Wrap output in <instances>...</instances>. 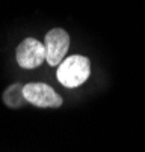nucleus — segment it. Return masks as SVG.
Instances as JSON below:
<instances>
[{
	"instance_id": "f257e3e1",
	"label": "nucleus",
	"mask_w": 145,
	"mask_h": 152,
	"mask_svg": "<svg viewBox=\"0 0 145 152\" xmlns=\"http://www.w3.org/2000/svg\"><path fill=\"white\" fill-rule=\"evenodd\" d=\"M91 75V60L83 54H71L65 57L59 65L56 77L57 81L68 89L79 88L88 81Z\"/></svg>"
},
{
	"instance_id": "f03ea898",
	"label": "nucleus",
	"mask_w": 145,
	"mask_h": 152,
	"mask_svg": "<svg viewBox=\"0 0 145 152\" xmlns=\"http://www.w3.org/2000/svg\"><path fill=\"white\" fill-rule=\"evenodd\" d=\"M23 96L26 102L38 108H59L64 104L62 96L46 83H27L23 86Z\"/></svg>"
},
{
	"instance_id": "7ed1b4c3",
	"label": "nucleus",
	"mask_w": 145,
	"mask_h": 152,
	"mask_svg": "<svg viewBox=\"0 0 145 152\" xmlns=\"http://www.w3.org/2000/svg\"><path fill=\"white\" fill-rule=\"evenodd\" d=\"M15 60L20 68L35 69L46 62L44 42L35 38H26L18 44L15 50Z\"/></svg>"
},
{
	"instance_id": "20e7f679",
	"label": "nucleus",
	"mask_w": 145,
	"mask_h": 152,
	"mask_svg": "<svg viewBox=\"0 0 145 152\" xmlns=\"http://www.w3.org/2000/svg\"><path fill=\"white\" fill-rule=\"evenodd\" d=\"M44 48H46V62L50 66H57L65 59L70 48L68 32L60 27H56L47 32L44 38Z\"/></svg>"
},
{
	"instance_id": "39448f33",
	"label": "nucleus",
	"mask_w": 145,
	"mask_h": 152,
	"mask_svg": "<svg viewBox=\"0 0 145 152\" xmlns=\"http://www.w3.org/2000/svg\"><path fill=\"white\" fill-rule=\"evenodd\" d=\"M2 99H3V104L6 107H9V108H20L26 102V99L23 96V84H20V83L9 84L8 88L3 91Z\"/></svg>"
}]
</instances>
